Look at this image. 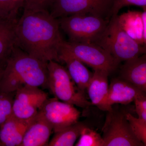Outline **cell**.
Here are the masks:
<instances>
[{"instance_id":"6da1fadb","label":"cell","mask_w":146,"mask_h":146,"mask_svg":"<svg viewBox=\"0 0 146 146\" xmlns=\"http://www.w3.org/2000/svg\"><path fill=\"white\" fill-rule=\"evenodd\" d=\"M57 19L48 11L24 10L15 26L16 45L29 55L45 62L59 63L62 39Z\"/></svg>"},{"instance_id":"7a4b0ae2","label":"cell","mask_w":146,"mask_h":146,"mask_svg":"<svg viewBox=\"0 0 146 146\" xmlns=\"http://www.w3.org/2000/svg\"><path fill=\"white\" fill-rule=\"evenodd\" d=\"M48 63L33 57L15 45L7 60L0 91L12 93L27 85L47 88Z\"/></svg>"},{"instance_id":"3957f363","label":"cell","mask_w":146,"mask_h":146,"mask_svg":"<svg viewBox=\"0 0 146 146\" xmlns=\"http://www.w3.org/2000/svg\"><path fill=\"white\" fill-rule=\"evenodd\" d=\"M96 44L109 53L118 65L146 54V46L139 44L127 34L119 24L117 15L112 16Z\"/></svg>"},{"instance_id":"277c9868","label":"cell","mask_w":146,"mask_h":146,"mask_svg":"<svg viewBox=\"0 0 146 146\" xmlns=\"http://www.w3.org/2000/svg\"><path fill=\"white\" fill-rule=\"evenodd\" d=\"M59 27L69 42L94 43L100 39L110 20L90 15H73L58 18Z\"/></svg>"},{"instance_id":"5b68a950","label":"cell","mask_w":146,"mask_h":146,"mask_svg":"<svg viewBox=\"0 0 146 146\" xmlns=\"http://www.w3.org/2000/svg\"><path fill=\"white\" fill-rule=\"evenodd\" d=\"M47 67V87L55 98L84 109L92 105L73 81L67 69L54 60L49 61Z\"/></svg>"},{"instance_id":"8992f818","label":"cell","mask_w":146,"mask_h":146,"mask_svg":"<svg viewBox=\"0 0 146 146\" xmlns=\"http://www.w3.org/2000/svg\"><path fill=\"white\" fill-rule=\"evenodd\" d=\"M115 0H55L51 15L59 18L73 15H90L110 20Z\"/></svg>"},{"instance_id":"52a82bcc","label":"cell","mask_w":146,"mask_h":146,"mask_svg":"<svg viewBox=\"0 0 146 146\" xmlns=\"http://www.w3.org/2000/svg\"><path fill=\"white\" fill-rule=\"evenodd\" d=\"M60 47L93 70L101 69L110 73L117 67L118 65L112 56L97 44L76 43L64 40Z\"/></svg>"},{"instance_id":"ba28073f","label":"cell","mask_w":146,"mask_h":146,"mask_svg":"<svg viewBox=\"0 0 146 146\" xmlns=\"http://www.w3.org/2000/svg\"><path fill=\"white\" fill-rule=\"evenodd\" d=\"M104 127V146H144L133 133L125 114L109 111Z\"/></svg>"},{"instance_id":"9c48e42d","label":"cell","mask_w":146,"mask_h":146,"mask_svg":"<svg viewBox=\"0 0 146 146\" xmlns=\"http://www.w3.org/2000/svg\"><path fill=\"white\" fill-rule=\"evenodd\" d=\"M48 98V94L39 87L24 86L16 91L12 115L21 119H33Z\"/></svg>"},{"instance_id":"30bf717a","label":"cell","mask_w":146,"mask_h":146,"mask_svg":"<svg viewBox=\"0 0 146 146\" xmlns=\"http://www.w3.org/2000/svg\"><path fill=\"white\" fill-rule=\"evenodd\" d=\"M38 112L50 124L54 133L78 121L80 112L74 105L48 98Z\"/></svg>"},{"instance_id":"8fae6325","label":"cell","mask_w":146,"mask_h":146,"mask_svg":"<svg viewBox=\"0 0 146 146\" xmlns=\"http://www.w3.org/2000/svg\"><path fill=\"white\" fill-rule=\"evenodd\" d=\"M93 76L86 90L92 105L103 111H111L108 104L110 73L101 69H94Z\"/></svg>"},{"instance_id":"7c38bea8","label":"cell","mask_w":146,"mask_h":146,"mask_svg":"<svg viewBox=\"0 0 146 146\" xmlns=\"http://www.w3.org/2000/svg\"><path fill=\"white\" fill-rule=\"evenodd\" d=\"M119 24L123 29L139 44H146V11H128L117 15Z\"/></svg>"},{"instance_id":"4fadbf2b","label":"cell","mask_w":146,"mask_h":146,"mask_svg":"<svg viewBox=\"0 0 146 146\" xmlns=\"http://www.w3.org/2000/svg\"><path fill=\"white\" fill-rule=\"evenodd\" d=\"M34 118L23 120L11 115L0 125V145L20 146L26 131Z\"/></svg>"},{"instance_id":"5bb4252c","label":"cell","mask_w":146,"mask_h":146,"mask_svg":"<svg viewBox=\"0 0 146 146\" xmlns=\"http://www.w3.org/2000/svg\"><path fill=\"white\" fill-rule=\"evenodd\" d=\"M145 94L121 78L113 79L109 85L108 104L111 108L117 104H129L136 98L146 96Z\"/></svg>"},{"instance_id":"9a60e30c","label":"cell","mask_w":146,"mask_h":146,"mask_svg":"<svg viewBox=\"0 0 146 146\" xmlns=\"http://www.w3.org/2000/svg\"><path fill=\"white\" fill-rule=\"evenodd\" d=\"M58 58L60 61L66 63L67 70L73 81L78 89L84 94L93 77V73L81 61L60 47Z\"/></svg>"},{"instance_id":"2e32d148","label":"cell","mask_w":146,"mask_h":146,"mask_svg":"<svg viewBox=\"0 0 146 146\" xmlns=\"http://www.w3.org/2000/svg\"><path fill=\"white\" fill-rule=\"evenodd\" d=\"M124 62L120 70V78L146 93V54Z\"/></svg>"},{"instance_id":"e0dca14e","label":"cell","mask_w":146,"mask_h":146,"mask_svg":"<svg viewBox=\"0 0 146 146\" xmlns=\"http://www.w3.org/2000/svg\"><path fill=\"white\" fill-rule=\"evenodd\" d=\"M53 128L38 112L24 135L20 146H48Z\"/></svg>"},{"instance_id":"ac0fdd59","label":"cell","mask_w":146,"mask_h":146,"mask_svg":"<svg viewBox=\"0 0 146 146\" xmlns=\"http://www.w3.org/2000/svg\"><path fill=\"white\" fill-rule=\"evenodd\" d=\"M17 21L0 19V62H6L16 45L15 26Z\"/></svg>"},{"instance_id":"d6986e66","label":"cell","mask_w":146,"mask_h":146,"mask_svg":"<svg viewBox=\"0 0 146 146\" xmlns=\"http://www.w3.org/2000/svg\"><path fill=\"white\" fill-rule=\"evenodd\" d=\"M78 121L55 133L54 136L48 143L49 146H72L80 136L82 130L85 126Z\"/></svg>"},{"instance_id":"ffe728a7","label":"cell","mask_w":146,"mask_h":146,"mask_svg":"<svg viewBox=\"0 0 146 146\" xmlns=\"http://www.w3.org/2000/svg\"><path fill=\"white\" fill-rule=\"evenodd\" d=\"M25 0H0V19L16 21L20 9L24 7Z\"/></svg>"},{"instance_id":"44dd1931","label":"cell","mask_w":146,"mask_h":146,"mask_svg":"<svg viewBox=\"0 0 146 146\" xmlns=\"http://www.w3.org/2000/svg\"><path fill=\"white\" fill-rule=\"evenodd\" d=\"M76 146H104L102 137L95 130L85 126L82 130Z\"/></svg>"},{"instance_id":"7402d4cb","label":"cell","mask_w":146,"mask_h":146,"mask_svg":"<svg viewBox=\"0 0 146 146\" xmlns=\"http://www.w3.org/2000/svg\"><path fill=\"white\" fill-rule=\"evenodd\" d=\"M15 92L7 93L0 91V125L12 114V106Z\"/></svg>"},{"instance_id":"603a6c76","label":"cell","mask_w":146,"mask_h":146,"mask_svg":"<svg viewBox=\"0 0 146 146\" xmlns=\"http://www.w3.org/2000/svg\"><path fill=\"white\" fill-rule=\"evenodd\" d=\"M125 116L133 133L138 140L146 146V120L135 117L130 113H127Z\"/></svg>"},{"instance_id":"cb8c5ba5","label":"cell","mask_w":146,"mask_h":146,"mask_svg":"<svg viewBox=\"0 0 146 146\" xmlns=\"http://www.w3.org/2000/svg\"><path fill=\"white\" fill-rule=\"evenodd\" d=\"M55 0H25L24 10L49 11Z\"/></svg>"},{"instance_id":"d4e9b609","label":"cell","mask_w":146,"mask_h":146,"mask_svg":"<svg viewBox=\"0 0 146 146\" xmlns=\"http://www.w3.org/2000/svg\"><path fill=\"white\" fill-rule=\"evenodd\" d=\"M136 5L145 9L146 0H115L112 10V16H117L120 9L125 7Z\"/></svg>"},{"instance_id":"484cf974","label":"cell","mask_w":146,"mask_h":146,"mask_svg":"<svg viewBox=\"0 0 146 146\" xmlns=\"http://www.w3.org/2000/svg\"><path fill=\"white\" fill-rule=\"evenodd\" d=\"M135 108L138 118L146 120V97L143 96L136 98L135 100Z\"/></svg>"},{"instance_id":"4316f807","label":"cell","mask_w":146,"mask_h":146,"mask_svg":"<svg viewBox=\"0 0 146 146\" xmlns=\"http://www.w3.org/2000/svg\"><path fill=\"white\" fill-rule=\"evenodd\" d=\"M6 62H0V81L1 79L3 74L5 68Z\"/></svg>"},{"instance_id":"83f0119b","label":"cell","mask_w":146,"mask_h":146,"mask_svg":"<svg viewBox=\"0 0 146 146\" xmlns=\"http://www.w3.org/2000/svg\"></svg>"}]
</instances>
